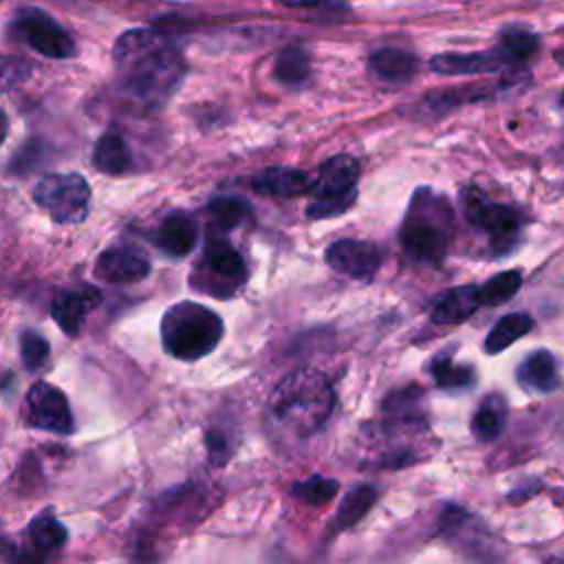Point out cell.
<instances>
[{"mask_svg": "<svg viewBox=\"0 0 564 564\" xmlns=\"http://www.w3.org/2000/svg\"><path fill=\"white\" fill-rule=\"evenodd\" d=\"M117 86L141 108H161L185 75V59L159 29H130L112 48Z\"/></svg>", "mask_w": 564, "mask_h": 564, "instance_id": "6da1fadb", "label": "cell"}, {"mask_svg": "<svg viewBox=\"0 0 564 564\" xmlns=\"http://www.w3.org/2000/svg\"><path fill=\"white\" fill-rule=\"evenodd\" d=\"M333 412V388L313 368L289 372L269 397V416L300 436L313 434Z\"/></svg>", "mask_w": 564, "mask_h": 564, "instance_id": "7a4b0ae2", "label": "cell"}, {"mask_svg": "<svg viewBox=\"0 0 564 564\" xmlns=\"http://www.w3.org/2000/svg\"><path fill=\"white\" fill-rule=\"evenodd\" d=\"M454 234V214L445 196L423 187L416 189L405 209L399 242L403 253L421 264H438Z\"/></svg>", "mask_w": 564, "mask_h": 564, "instance_id": "3957f363", "label": "cell"}, {"mask_svg": "<svg viewBox=\"0 0 564 564\" xmlns=\"http://www.w3.org/2000/svg\"><path fill=\"white\" fill-rule=\"evenodd\" d=\"M223 319L212 308L183 300L161 317V341L170 357L196 361L216 350L223 339Z\"/></svg>", "mask_w": 564, "mask_h": 564, "instance_id": "277c9868", "label": "cell"}, {"mask_svg": "<svg viewBox=\"0 0 564 564\" xmlns=\"http://www.w3.org/2000/svg\"><path fill=\"white\" fill-rule=\"evenodd\" d=\"M359 161L350 154H337L326 159L313 176L311 203L306 205V216L313 220H324L341 216L357 198Z\"/></svg>", "mask_w": 564, "mask_h": 564, "instance_id": "5b68a950", "label": "cell"}, {"mask_svg": "<svg viewBox=\"0 0 564 564\" xmlns=\"http://www.w3.org/2000/svg\"><path fill=\"white\" fill-rule=\"evenodd\" d=\"M247 282V267L236 247L225 238H207L203 256L192 271V286L205 295L231 297Z\"/></svg>", "mask_w": 564, "mask_h": 564, "instance_id": "8992f818", "label": "cell"}, {"mask_svg": "<svg viewBox=\"0 0 564 564\" xmlns=\"http://www.w3.org/2000/svg\"><path fill=\"white\" fill-rule=\"evenodd\" d=\"M460 205L467 223L487 236L489 245L502 253L509 251L522 231V214L511 205L491 200L478 187H465Z\"/></svg>", "mask_w": 564, "mask_h": 564, "instance_id": "52a82bcc", "label": "cell"}, {"mask_svg": "<svg viewBox=\"0 0 564 564\" xmlns=\"http://www.w3.org/2000/svg\"><path fill=\"white\" fill-rule=\"evenodd\" d=\"M33 200L59 225H79L88 216L90 185L84 176L46 174L33 189Z\"/></svg>", "mask_w": 564, "mask_h": 564, "instance_id": "ba28073f", "label": "cell"}, {"mask_svg": "<svg viewBox=\"0 0 564 564\" xmlns=\"http://www.w3.org/2000/svg\"><path fill=\"white\" fill-rule=\"evenodd\" d=\"M11 29L18 40L44 57L66 59L75 55L70 33L53 15L37 7H20L13 13Z\"/></svg>", "mask_w": 564, "mask_h": 564, "instance_id": "9c48e42d", "label": "cell"}, {"mask_svg": "<svg viewBox=\"0 0 564 564\" xmlns=\"http://www.w3.org/2000/svg\"><path fill=\"white\" fill-rule=\"evenodd\" d=\"M26 421L35 430L68 436L75 430L66 394L46 381H35L26 392Z\"/></svg>", "mask_w": 564, "mask_h": 564, "instance_id": "30bf717a", "label": "cell"}, {"mask_svg": "<svg viewBox=\"0 0 564 564\" xmlns=\"http://www.w3.org/2000/svg\"><path fill=\"white\" fill-rule=\"evenodd\" d=\"M148 273H150L148 253L132 242H119L104 249L95 262V275L112 284L139 282L148 278Z\"/></svg>", "mask_w": 564, "mask_h": 564, "instance_id": "8fae6325", "label": "cell"}, {"mask_svg": "<svg viewBox=\"0 0 564 564\" xmlns=\"http://www.w3.org/2000/svg\"><path fill=\"white\" fill-rule=\"evenodd\" d=\"M326 262L341 275L355 280H370L381 267V251L368 240L341 238L328 245Z\"/></svg>", "mask_w": 564, "mask_h": 564, "instance_id": "7c38bea8", "label": "cell"}, {"mask_svg": "<svg viewBox=\"0 0 564 564\" xmlns=\"http://www.w3.org/2000/svg\"><path fill=\"white\" fill-rule=\"evenodd\" d=\"M104 295L97 286H82L73 291L59 293L51 304V315L62 333L68 337H75L90 311H95L101 304Z\"/></svg>", "mask_w": 564, "mask_h": 564, "instance_id": "4fadbf2b", "label": "cell"}, {"mask_svg": "<svg viewBox=\"0 0 564 564\" xmlns=\"http://www.w3.org/2000/svg\"><path fill=\"white\" fill-rule=\"evenodd\" d=\"M251 187L258 194L278 196V198H295V196H302V194H311L313 176L304 170H297V167L275 165V167L260 170L251 178Z\"/></svg>", "mask_w": 564, "mask_h": 564, "instance_id": "5bb4252c", "label": "cell"}, {"mask_svg": "<svg viewBox=\"0 0 564 564\" xmlns=\"http://www.w3.org/2000/svg\"><path fill=\"white\" fill-rule=\"evenodd\" d=\"M430 66L438 75H478V73H496L507 64L498 48L480 51V53H441L430 59Z\"/></svg>", "mask_w": 564, "mask_h": 564, "instance_id": "9a60e30c", "label": "cell"}, {"mask_svg": "<svg viewBox=\"0 0 564 564\" xmlns=\"http://www.w3.org/2000/svg\"><path fill=\"white\" fill-rule=\"evenodd\" d=\"M480 302V286L478 284H463L443 291L436 302L432 304V322L434 324H460L469 319L478 308Z\"/></svg>", "mask_w": 564, "mask_h": 564, "instance_id": "2e32d148", "label": "cell"}, {"mask_svg": "<svg viewBox=\"0 0 564 564\" xmlns=\"http://www.w3.org/2000/svg\"><path fill=\"white\" fill-rule=\"evenodd\" d=\"M196 238H198L196 223L185 212H170L161 220L154 236L159 249L170 258H185L187 253H192L196 247Z\"/></svg>", "mask_w": 564, "mask_h": 564, "instance_id": "e0dca14e", "label": "cell"}, {"mask_svg": "<svg viewBox=\"0 0 564 564\" xmlns=\"http://www.w3.org/2000/svg\"><path fill=\"white\" fill-rule=\"evenodd\" d=\"M368 68L379 82L399 86V84H408L414 79V75L419 73V59H416V55H412L405 48L386 46V48H377L375 53H370Z\"/></svg>", "mask_w": 564, "mask_h": 564, "instance_id": "ac0fdd59", "label": "cell"}, {"mask_svg": "<svg viewBox=\"0 0 564 564\" xmlns=\"http://www.w3.org/2000/svg\"><path fill=\"white\" fill-rule=\"evenodd\" d=\"M518 381L529 392H551L557 388V366L549 350H533L518 366Z\"/></svg>", "mask_w": 564, "mask_h": 564, "instance_id": "d6986e66", "label": "cell"}, {"mask_svg": "<svg viewBox=\"0 0 564 564\" xmlns=\"http://www.w3.org/2000/svg\"><path fill=\"white\" fill-rule=\"evenodd\" d=\"M93 163L104 174H110V176L126 174L132 167V154L126 139L117 132L101 134L93 152Z\"/></svg>", "mask_w": 564, "mask_h": 564, "instance_id": "ffe728a7", "label": "cell"}, {"mask_svg": "<svg viewBox=\"0 0 564 564\" xmlns=\"http://www.w3.org/2000/svg\"><path fill=\"white\" fill-rule=\"evenodd\" d=\"M273 77L284 86H302L311 77V55L304 46H284L273 64Z\"/></svg>", "mask_w": 564, "mask_h": 564, "instance_id": "44dd1931", "label": "cell"}, {"mask_svg": "<svg viewBox=\"0 0 564 564\" xmlns=\"http://www.w3.org/2000/svg\"><path fill=\"white\" fill-rule=\"evenodd\" d=\"M505 421H507L505 399L500 394H489L487 399H482V403L471 416V434L485 443L494 441L505 430Z\"/></svg>", "mask_w": 564, "mask_h": 564, "instance_id": "7402d4cb", "label": "cell"}, {"mask_svg": "<svg viewBox=\"0 0 564 564\" xmlns=\"http://www.w3.org/2000/svg\"><path fill=\"white\" fill-rule=\"evenodd\" d=\"M26 535L31 540L33 551L40 553L42 557H46L48 553L64 546V542L68 538L66 527L51 511H44L37 518H33L26 529Z\"/></svg>", "mask_w": 564, "mask_h": 564, "instance_id": "603a6c76", "label": "cell"}, {"mask_svg": "<svg viewBox=\"0 0 564 564\" xmlns=\"http://www.w3.org/2000/svg\"><path fill=\"white\" fill-rule=\"evenodd\" d=\"M430 375L434 379V383L441 390H469L476 383V375L471 366L465 364H456L449 355L441 352L430 361Z\"/></svg>", "mask_w": 564, "mask_h": 564, "instance_id": "cb8c5ba5", "label": "cell"}, {"mask_svg": "<svg viewBox=\"0 0 564 564\" xmlns=\"http://www.w3.org/2000/svg\"><path fill=\"white\" fill-rule=\"evenodd\" d=\"M531 328H533V319L527 313H509L500 317L489 330L485 339V350L489 355H498L505 348H509L513 341H518L522 335H527Z\"/></svg>", "mask_w": 564, "mask_h": 564, "instance_id": "d4e9b609", "label": "cell"}, {"mask_svg": "<svg viewBox=\"0 0 564 564\" xmlns=\"http://www.w3.org/2000/svg\"><path fill=\"white\" fill-rule=\"evenodd\" d=\"M375 500H377V489H375L372 485H366V482L357 485V487L344 498V502L339 505L330 531L339 533V531H344V529L357 524V522L370 511V507L375 505Z\"/></svg>", "mask_w": 564, "mask_h": 564, "instance_id": "484cf974", "label": "cell"}, {"mask_svg": "<svg viewBox=\"0 0 564 564\" xmlns=\"http://www.w3.org/2000/svg\"><path fill=\"white\" fill-rule=\"evenodd\" d=\"M502 57L507 59V64H520L524 59H529L535 48H538V37L524 29H505L500 33L498 46H496Z\"/></svg>", "mask_w": 564, "mask_h": 564, "instance_id": "4316f807", "label": "cell"}, {"mask_svg": "<svg viewBox=\"0 0 564 564\" xmlns=\"http://www.w3.org/2000/svg\"><path fill=\"white\" fill-rule=\"evenodd\" d=\"M522 286L520 271H502L480 284V302L482 306H498L509 302Z\"/></svg>", "mask_w": 564, "mask_h": 564, "instance_id": "83f0119b", "label": "cell"}, {"mask_svg": "<svg viewBox=\"0 0 564 564\" xmlns=\"http://www.w3.org/2000/svg\"><path fill=\"white\" fill-rule=\"evenodd\" d=\"M209 216L216 227L234 229L249 216V203L240 196H216L209 200Z\"/></svg>", "mask_w": 564, "mask_h": 564, "instance_id": "f1b7e54d", "label": "cell"}, {"mask_svg": "<svg viewBox=\"0 0 564 564\" xmlns=\"http://www.w3.org/2000/svg\"><path fill=\"white\" fill-rule=\"evenodd\" d=\"M339 482L333 478H324V476H311L306 480H300L291 487V494L295 498H300L306 505H326L333 500V496L337 494Z\"/></svg>", "mask_w": 564, "mask_h": 564, "instance_id": "f546056e", "label": "cell"}, {"mask_svg": "<svg viewBox=\"0 0 564 564\" xmlns=\"http://www.w3.org/2000/svg\"><path fill=\"white\" fill-rule=\"evenodd\" d=\"M48 341L35 333V330H24L20 335V357H22V366L31 372L42 370L44 364L48 361Z\"/></svg>", "mask_w": 564, "mask_h": 564, "instance_id": "4dcf8cb0", "label": "cell"}, {"mask_svg": "<svg viewBox=\"0 0 564 564\" xmlns=\"http://www.w3.org/2000/svg\"><path fill=\"white\" fill-rule=\"evenodd\" d=\"M551 564H564V557H555V560H551Z\"/></svg>", "mask_w": 564, "mask_h": 564, "instance_id": "1f68e13d", "label": "cell"}]
</instances>
